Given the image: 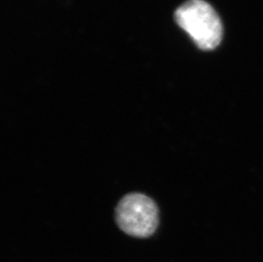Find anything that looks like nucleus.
<instances>
[{
    "label": "nucleus",
    "instance_id": "1",
    "mask_svg": "<svg viewBox=\"0 0 263 262\" xmlns=\"http://www.w3.org/2000/svg\"><path fill=\"white\" fill-rule=\"evenodd\" d=\"M175 20L201 50H213L221 43V21L204 0H187L176 10Z\"/></svg>",
    "mask_w": 263,
    "mask_h": 262
},
{
    "label": "nucleus",
    "instance_id": "2",
    "mask_svg": "<svg viewBox=\"0 0 263 262\" xmlns=\"http://www.w3.org/2000/svg\"><path fill=\"white\" fill-rule=\"evenodd\" d=\"M116 221L128 235L139 238L150 237L159 223L156 203L142 193H129L118 203Z\"/></svg>",
    "mask_w": 263,
    "mask_h": 262
}]
</instances>
